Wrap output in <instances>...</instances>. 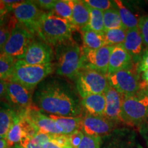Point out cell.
I'll list each match as a JSON object with an SVG mask.
<instances>
[{"mask_svg": "<svg viewBox=\"0 0 148 148\" xmlns=\"http://www.w3.org/2000/svg\"><path fill=\"white\" fill-rule=\"evenodd\" d=\"M33 103L53 115L80 116L83 111L77 92L67 82L56 77L44 79L38 85Z\"/></svg>", "mask_w": 148, "mask_h": 148, "instance_id": "1", "label": "cell"}, {"mask_svg": "<svg viewBox=\"0 0 148 148\" xmlns=\"http://www.w3.org/2000/svg\"><path fill=\"white\" fill-rule=\"evenodd\" d=\"M73 29H75V27L71 23L51 11L44 12L36 35L51 47H56L73 40Z\"/></svg>", "mask_w": 148, "mask_h": 148, "instance_id": "2", "label": "cell"}, {"mask_svg": "<svg viewBox=\"0 0 148 148\" xmlns=\"http://www.w3.org/2000/svg\"><path fill=\"white\" fill-rule=\"evenodd\" d=\"M57 60L56 72L69 79L76 78L82 68V47L73 40L54 47Z\"/></svg>", "mask_w": 148, "mask_h": 148, "instance_id": "3", "label": "cell"}, {"mask_svg": "<svg viewBox=\"0 0 148 148\" xmlns=\"http://www.w3.org/2000/svg\"><path fill=\"white\" fill-rule=\"evenodd\" d=\"M53 71L52 63L33 65L23 60H16L8 81L17 82L28 90H33Z\"/></svg>", "mask_w": 148, "mask_h": 148, "instance_id": "4", "label": "cell"}, {"mask_svg": "<svg viewBox=\"0 0 148 148\" xmlns=\"http://www.w3.org/2000/svg\"><path fill=\"white\" fill-rule=\"evenodd\" d=\"M148 118V88L145 86L132 96H123L122 123L138 127Z\"/></svg>", "mask_w": 148, "mask_h": 148, "instance_id": "5", "label": "cell"}, {"mask_svg": "<svg viewBox=\"0 0 148 148\" xmlns=\"http://www.w3.org/2000/svg\"><path fill=\"white\" fill-rule=\"evenodd\" d=\"M75 84L81 98L93 94L105 93L110 86L106 75L88 68H82L75 78Z\"/></svg>", "mask_w": 148, "mask_h": 148, "instance_id": "6", "label": "cell"}, {"mask_svg": "<svg viewBox=\"0 0 148 148\" xmlns=\"http://www.w3.org/2000/svg\"><path fill=\"white\" fill-rule=\"evenodd\" d=\"M137 64L130 69L121 70L107 75L109 83L123 96L127 97L136 94L145 86L140 76Z\"/></svg>", "mask_w": 148, "mask_h": 148, "instance_id": "7", "label": "cell"}, {"mask_svg": "<svg viewBox=\"0 0 148 148\" xmlns=\"http://www.w3.org/2000/svg\"><path fill=\"white\" fill-rule=\"evenodd\" d=\"M35 36L24 25L17 22L3 48L2 53L15 60H22Z\"/></svg>", "mask_w": 148, "mask_h": 148, "instance_id": "8", "label": "cell"}, {"mask_svg": "<svg viewBox=\"0 0 148 148\" xmlns=\"http://www.w3.org/2000/svg\"><path fill=\"white\" fill-rule=\"evenodd\" d=\"M8 6L16 21L36 36L44 11L34 1H19Z\"/></svg>", "mask_w": 148, "mask_h": 148, "instance_id": "9", "label": "cell"}, {"mask_svg": "<svg viewBox=\"0 0 148 148\" xmlns=\"http://www.w3.org/2000/svg\"><path fill=\"white\" fill-rule=\"evenodd\" d=\"M5 99L10 107L17 113L25 111L34 105L32 90L12 81H8Z\"/></svg>", "mask_w": 148, "mask_h": 148, "instance_id": "10", "label": "cell"}, {"mask_svg": "<svg viewBox=\"0 0 148 148\" xmlns=\"http://www.w3.org/2000/svg\"><path fill=\"white\" fill-rule=\"evenodd\" d=\"M113 46L106 45L97 49L82 47V68H88L107 75L109 60Z\"/></svg>", "mask_w": 148, "mask_h": 148, "instance_id": "11", "label": "cell"}, {"mask_svg": "<svg viewBox=\"0 0 148 148\" xmlns=\"http://www.w3.org/2000/svg\"><path fill=\"white\" fill-rule=\"evenodd\" d=\"M38 132L32 122L27 117L25 111H23L16 114L5 140L10 148L19 143L24 138L32 136Z\"/></svg>", "mask_w": 148, "mask_h": 148, "instance_id": "12", "label": "cell"}, {"mask_svg": "<svg viewBox=\"0 0 148 148\" xmlns=\"http://www.w3.org/2000/svg\"><path fill=\"white\" fill-rule=\"evenodd\" d=\"M114 124L105 116L86 113L82 116L80 130L85 134L101 137L110 134L114 130Z\"/></svg>", "mask_w": 148, "mask_h": 148, "instance_id": "13", "label": "cell"}, {"mask_svg": "<svg viewBox=\"0 0 148 148\" xmlns=\"http://www.w3.org/2000/svg\"><path fill=\"white\" fill-rule=\"evenodd\" d=\"M53 51L50 45L39 38H34L27 48L22 60L27 64L40 65L51 63L53 57Z\"/></svg>", "mask_w": 148, "mask_h": 148, "instance_id": "14", "label": "cell"}, {"mask_svg": "<svg viewBox=\"0 0 148 148\" xmlns=\"http://www.w3.org/2000/svg\"><path fill=\"white\" fill-rule=\"evenodd\" d=\"M25 114L38 132L51 135L61 134L56 122L49 116L42 113V111L34 104L25 110Z\"/></svg>", "mask_w": 148, "mask_h": 148, "instance_id": "15", "label": "cell"}, {"mask_svg": "<svg viewBox=\"0 0 148 148\" xmlns=\"http://www.w3.org/2000/svg\"><path fill=\"white\" fill-rule=\"evenodd\" d=\"M106 108L104 116L110 121L116 123H122L121 107L123 95L110 84L105 92Z\"/></svg>", "mask_w": 148, "mask_h": 148, "instance_id": "16", "label": "cell"}, {"mask_svg": "<svg viewBox=\"0 0 148 148\" xmlns=\"http://www.w3.org/2000/svg\"><path fill=\"white\" fill-rule=\"evenodd\" d=\"M122 46L131 56L134 63L137 64L146 49L138 27L127 30L125 41Z\"/></svg>", "mask_w": 148, "mask_h": 148, "instance_id": "17", "label": "cell"}, {"mask_svg": "<svg viewBox=\"0 0 148 148\" xmlns=\"http://www.w3.org/2000/svg\"><path fill=\"white\" fill-rule=\"evenodd\" d=\"M131 56L122 45L113 46L111 52L107 75L114 73L121 70L130 69L135 65Z\"/></svg>", "mask_w": 148, "mask_h": 148, "instance_id": "18", "label": "cell"}, {"mask_svg": "<svg viewBox=\"0 0 148 148\" xmlns=\"http://www.w3.org/2000/svg\"><path fill=\"white\" fill-rule=\"evenodd\" d=\"M103 148H143L134 130L123 129L114 134Z\"/></svg>", "mask_w": 148, "mask_h": 148, "instance_id": "19", "label": "cell"}, {"mask_svg": "<svg viewBox=\"0 0 148 148\" xmlns=\"http://www.w3.org/2000/svg\"><path fill=\"white\" fill-rule=\"evenodd\" d=\"M71 5L73 16V23L75 29L81 31L87 27L89 22L90 14L88 6L83 1L67 0Z\"/></svg>", "mask_w": 148, "mask_h": 148, "instance_id": "20", "label": "cell"}, {"mask_svg": "<svg viewBox=\"0 0 148 148\" xmlns=\"http://www.w3.org/2000/svg\"><path fill=\"white\" fill-rule=\"evenodd\" d=\"M83 110L86 114L95 116H104L106 108V97L105 93L93 94L86 96L81 99Z\"/></svg>", "mask_w": 148, "mask_h": 148, "instance_id": "21", "label": "cell"}, {"mask_svg": "<svg viewBox=\"0 0 148 148\" xmlns=\"http://www.w3.org/2000/svg\"><path fill=\"white\" fill-rule=\"evenodd\" d=\"M61 134L69 136L80 130L82 116H62L50 114Z\"/></svg>", "mask_w": 148, "mask_h": 148, "instance_id": "22", "label": "cell"}, {"mask_svg": "<svg viewBox=\"0 0 148 148\" xmlns=\"http://www.w3.org/2000/svg\"><path fill=\"white\" fill-rule=\"evenodd\" d=\"M16 114L8 103L0 105V138L5 139L9 130L15 119Z\"/></svg>", "mask_w": 148, "mask_h": 148, "instance_id": "23", "label": "cell"}, {"mask_svg": "<svg viewBox=\"0 0 148 148\" xmlns=\"http://www.w3.org/2000/svg\"><path fill=\"white\" fill-rule=\"evenodd\" d=\"M80 32L82 33L84 48L97 49L106 45L103 33L95 32L86 28L82 29Z\"/></svg>", "mask_w": 148, "mask_h": 148, "instance_id": "24", "label": "cell"}, {"mask_svg": "<svg viewBox=\"0 0 148 148\" xmlns=\"http://www.w3.org/2000/svg\"><path fill=\"white\" fill-rule=\"evenodd\" d=\"M114 3L119 11L120 17H121L124 28L126 30H128V29L138 27V20L139 19H138V18L122 3V1L115 0Z\"/></svg>", "mask_w": 148, "mask_h": 148, "instance_id": "25", "label": "cell"}, {"mask_svg": "<svg viewBox=\"0 0 148 148\" xmlns=\"http://www.w3.org/2000/svg\"><path fill=\"white\" fill-rule=\"evenodd\" d=\"M17 22L12 12L10 11L3 23L0 25V53L2 52L3 48L8 41L11 32L15 27Z\"/></svg>", "mask_w": 148, "mask_h": 148, "instance_id": "26", "label": "cell"}, {"mask_svg": "<svg viewBox=\"0 0 148 148\" xmlns=\"http://www.w3.org/2000/svg\"><path fill=\"white\" fill-rule=\"evenodd\" d=\"M50 137L51 134L38 132L32 136L24 138L18 145L24 148H45Z\"/></svg>", "mask_w": 148, "mask_h": 148, "instance_id": "27", "label": "cell"}, {"mask_svg": "<svg viewBox=\"0 0 148 148\" xmlns=\"http://www.w3.org/2000/svg\"><path fill=\"white\" fill-rule=\"evenodd\" d=\"M103 24L105 31L109 29L124 28L117 8L110 9L103 12Z\"/></svg>", "mask_w": 148, "mask_h": 148, "instance_id": "28", "label": "cell"}, {"mask_svg": "<svg viewBox=\"0 0 148 148\" xmlns=\"http://www.w3.org/2000/svg\"><path fill=\"white\" fill-rule=\"evenodd\" d=\"M88 8L89 11L90 18L86 28L91 29L95 32L103 33L105 31L104 24H103V12L97 9L92 8L89 6H88Z\"/></svg>", "mask_w": 148, "mask_h": 148, "instance_id": "29", "label": "cell"}, {"mask_svg": "<svg viewBox=\"0 0 148 148\" xmlns=\"http://www.w3.org/2000/svg\"><path fill=\"white\" fill-rule=\"evenodd\" d=\"M127 30L124 28L113 29L103 32L106 45L114 46L122 45L125 41Z\"/></svg>", "mask_w": 148, "mask_h": 148, "instance_id": "30", "label": "cell"}, {"mask_svg": "<svg viewBox=\"0 0 148 148\" xmlns=\"http://www.w3.org/2000/svg\"><path fill=\"white\" fill-rule=\"evenodd\" d=\"M16 60L5 53H0V79L9 80Z\"/></svg>", "mask_w": 148, "mask_h": 148, "instance_id": "31", "label": "cell"}, {"mask_svg": "<svg viewBox=\"0 0 148 148\" xmlns=\"http://www.w3.org/2000/svg\"><path fill=\"white\" fill-rule=\"evenodd\" d=\"M51 12L56 15L66 20L73 25L72 9L67 0H59L56 1L55 5Z\"/></svg>", "mask_w": 148, "mask_h": 148, "instance_id": "32", "label": "cell"}, {"mask_svg": "<svg viewBox=\"0 0 148 148\" xmlns=\"http://www.w3.org/2000/svg\"><path fill=\"white\" fill-rule=\"evenodd\" d=\"M90 8L97 9L102 12L110 10V9L117 8L114 1L109 0H84L83 1Z\"/></svg>", "mask_w": 148, "mask_h": 148, "instance_id": "33", "label": "cell"}, {"mask_svg": "<svg viewBox=\"0 0 148 148\" xmlns=\"http://www.w3.org/2000/svg\"><path fill=\"white\" fill-rule=\"evenodd\" d=\"M101 143V137L84 134L77 148H100Z\"/></svg>", "mask_w": 148, "mask_h": 148, "instance_id": "34", "label": "cell"}, {"mask_svg": "<svg viewBox=\"0 0 148 148\" xmlns=\"http://www.w3.org/2000/svg\"><path fill=\"white\" fill-rule=\"evenodd\" d=\"M138 29H139L143 42L146 48H148V15L141 16L138 20Z\"/></svg>", "mask_w": 148, "mask_h": 148, "instance_id": "35", "label": "cell"}, {"mask_svg": "<svg viewBox=\"0 0 148 148\" xmlns=\"http://www.w3.org/2000/svg\"><path fill=\"white\" fill-rule=\"evenodd\" d=\"M34 1L42 10H49V12L53 9L56 1L55 0H38V1Z\"/></svg>", "mask_w": 148, "mask_h": 148, "instance_id": "36", "label": "cell"}, {"mask_svg": "<svg viewBox=\"0 0 148 148\" xmlns=\"http://www.w3.org/2000/svg\"><path fill=\"white\" fill-rule=\"evenodd\" d=\"M138 71L140 73L148 69V48H146L139 62L137 63Z\"/></svg>", "mask_w": 148, "mask_h": 148, "instance_id": "37", "label": "cell"}, {"mask_svg": "<svg viewBox=\"0 0 148 148\" xmlns=\"http://www.w3.org/2000/svg\"><path fill=\"white\" fill-rule=\"evenodd\" d=\"M83 135H84V133L80 130L76 131V132L73 133L71 135H69V137L70 141H71L72 147L73 148H77V146L79 145V143H80V141L82 140Z\"/></svg>", "mask_w": 148, "mask_h": 148, "instance_id": "38", "label": "cell"}, {"mask_svg": "<svg viewBox=\"0 0 148 148\" xmlns=\"http://www.w3.org/2000/svg\"><path fill=\"white\" fill-rule=\"evenodd\" d=\"M10 12V6L6 5L3 1L0 0V25L3 23L9 12Z\"/></svg>", "mask_w": 148, "mask_h": 148, "instance_id": "39", "label": "cell"}, {"mask_svg": "<svg viewBox=\"0 0 148 148\" xmlns=\"http://www.w3.org/2000/svg\"><path fill=\"white\" fill-rule=\"evenodd\" d=\"M138 128L148 147V118L138 127Z\"/></svg>", "mask_w": 148, "mask_h": 148, "instance_id": "40", "label": "cell"}, {"mask_svg": "<svg viewBox=\"0 0 148 148\" xmlns=\"http://www.w3.org/2000/svg\"><path fill=\"white\" fill-rule=\"evenodd\" d=\"M8 81L4 79H0V100L5 97Z\"/></svg>", "mask_w": 148, "mask_h": 148, "instance_id": "41", "label": "cell"}, {"mask_svg": "<svg viewBox=\"0 0 148 148\" xmlns=\"http://www.w3.org/2000/svg\"><path fill=\"white\" fill-rule=\"evenodd\" d=\"M45 148H73V147L72 146L62 145V144L56 143V142L53 141V140H49Z\"/></svg>", "mask_w": 148, "mask_h": 148, "instance_id": "42", "label": "cell"}, {"mask_svg": "<svg viewBox=\"0 0 148 148\" xmlns=\"http://www.w3.org/2000/svg\"><path fill=\"white\" fill-rule=\"evenodd\" d=\"M142 77H143V82L145 86L148 88V69L142 72Z\"/></svg>", "mask_w": 148, "mask_h": 148, "instance_id": "43", "label": "cell"}, {"mask_svg": "<svg viewBox=\"0 0 148 148\" xmlns=\"http://www.w3.org/2000/svg\"><path fill=\"white\" fill-rule=\"evenodd\" d=\"M0 148H10L6 140L4 138H0Z\"/></svg>", "mask_w": 148, "mask_h": 148, "instance_id": "44", "label": "cell"}, {"mask_svg": "<svg viewBox=\"0 0 148 148\" xmlns=\"http://www.w3.org/2000/svg\"><path fill=\"white\" fill-rule=\"evenodd\" d=\"M10 148H24V147H22V146H21L20 145H18V144H16V145H14L13 147H10Z\"/></svg>", "mask_w": 148, "mask_h": 148, "instance_id": "45", "label": "cell"}]
</instances>
